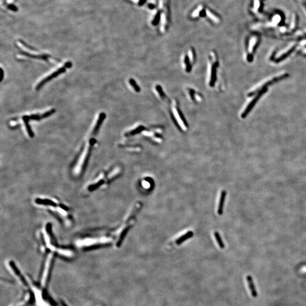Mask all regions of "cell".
I'll return each instance as SVG.
<instances>
[{"label":"cell","instance_id":"cell-1","mask_svg":"<svg viewBox=\"0 0 306 306\" xmlns=\"http://www.w3.org/2000/svg\"><path fill=\"white\" fill-rule=\"evenodd\" d=\"M71 66H72L71 62H66L65 64V66H63V67H61L60 68H59V69H57L56 71L52 73L51 74L47 76L45 78H44L43 80H41L40 82L38 83V85L36 86V90L37 91L39 90L46 83H47L48 82L50 81L52 79L57 77L58 75H59L61 74L64 73L66 71V68H70L71 67Z\"/></svg>","mask_w":306,"mask_h":306},{"label":"cell","instance_id":"cell-2","mask_svg":"<svg viewBox=\"0 0 306 306\" xmlns=\"http://www.w3.org/2000/svg\"><path fill=\"white\" fill-rule=\"evenodd\" d=\"M105 116H105V113H103V112H101V114L99 115V118H98V120H97V122H96V124L95 126H94V129H93L92 132V135L95 136V135H96L97 134L98 132L99 131V129H100V128H101V124H102L103 121V120H105Z\"/></svg>","mask_w":306,"mask_h":306},{"label":"cell","instance_id":"cell-3","mask_svg":"<svg viewBox=\"0 0 306 306\" xmlns=\"http://www.w3.org/2000/svg\"><path fill=\"white\" fill-rule=\"evenodd\" d=\"M226 195V193L225 191H222L220 200V203H219V205H218V213L220 215H221L223 213V205H224V202H225Z\"/></svg>","mask_w":306,"mask_h":306},{"label":"cell","instance_id":"cell-4","mask_svg":"<svg viewBox=\"0 0 306 306\" xmlns=\"http://www.w3.org/2000/svg\"><path fill=\"white\" fill-rule=\"evenodd\" d=\"M247 282H248V286L250 287V289L251 290V294H252V295L254 297H256L257 296V292H256V289H255V285H254V283L252 281V277L250 276H247Z\"/></svg>","mask_w":306,"mask_h":306},{"label":"cell","instance_id":"cell-5","mask_svg":"<svg viewBox=\"0 0 306 306\" xmlns=\"http://www.w3.org/2000/svg\"><path fill=\"white\" fill-rule=\"evenodd\" d=\"M22 119L24 121V123H25V124L26 128V130L28 132V134L29 136L30 137H33L34 136V134L33 133V132L32 131L31 128L30 126L29 125V119H27V116H24L22 117Z\"/></svg>","mask_w":306,"mask_h":306},{"label":"cell","instance_id":"cell-6","mask_svg":"<svg viewBox=\"0 0 306 306\" xmlns=\"http://www.w3.org/2000/svg\"><path fill=\"white\" fill-rule=\"evenodd\" d=\"M192 235H193V232L192 231H189L186 234H184L183 236L180 237L177 240H176V243L177 244H178V245L180 244L181 243H182V242H183L184 241L188 239V238H189Z\"/></svg>","mask_w":306,"mask_h":306},{"label":"cell","instance_id":"cell-7","mask_svg":"<svg viewBox=\"0 0 306 306\" xmlns=\"http://www.w3.org/2000/svg\"><path fill=\"white\" fill-rule=\"evenodd\" d=\"M20 53L22 54V55L27 56H29L30 57H32V58H35V59H42V60H47V57H47V56L45 55H44L39 56L33 55H31V54H29V53L25 52H21Z\"/></svg>","mask_w":306,"mask_h":306},{"label":"cell","instance_id":"cell-8","mask_svg":"<svg viewBox=\"0 0 306 306\" xmlns=\"http://www.w3.org/2000/svg\"><path fill=\"white\" fill-rule=\"evenodd\" d=\"M212 68V72H211V86H213L214 85V82L216 81V68H217V64H214Z\"/></svg>","mask_w":306,"mask_h":306},{"label":"cell","instance_id":"cell-9","mask_svg":"<svg viewBox=\"0 0 306 306\" xmlns=\"http://www.w3.org/2000/svg\"><path fill=\"white\" fill-rule=\"evenodd\" d=\"M214 235H215L216 241H217V243H218V244L219 246L220 247V248H224V247H225V246H224V244H223V241H222V239H221V237L220 236L219 233L216 232H215V234H214Z\"/></svg>","mask_w":306,"mask_h":306},{"label":"cell","instance_id":"cell-10","mask_svg":"<svg viewBox=\"0 0 306 306\" xmlns=\"http://www.w3.org/2000/svg\"><path fill=\"white\" fill-rule=\"evenodd\" d=\"M129 83H130V84H131V85L133 86V87L134 88V89H135L137 92H139V91H140V89L139 86L137 85L136 82L133 79H130V80H129Z\"/></svg>","mask_w":306,"mask_h":306},{"label":"cell","instance_id":"cell-11","mask_svg":"<svg viewBox=\"0 0 306 306\" xmlns=\"http://www.w3.org/2000/svg\"><path fill=\"white\" fill-rule=\"evenodd\" d=\"M144 129V128L143 126H139L138 128H137L135 130H134V131H131V132H129V133H128L129 135H128H128H136L137 133H139V132H141V131H142V129Z\"/></svg>","mask_w":306,"mask_h":306},{"label":"cell","instance_id":"cell-12","mask_svg":"<svg viewBox=\"0 0 306 306\" xmlns=\"http://www.w3.org/2000/svg\"><path fill=\"white\" fill-rule=\"evenodd\" d=\"M185 62H186V71H190L191 70V64H190L189 60V58L188 57V56H186Z\"/></svg>","mask_w":306,"mask_h":306},{"label":"cell","instance_id":"cell-13","mask_svg":"<svg viewBox=\"0 0 306 306\" xmlns=\"http://www.w3.org/2000/svg\"><path fill=\"white\" fill-rule=\"evenodd\" d=\"M156 90H157V91H158V92L159 93L160 95H161V96H162V97H163V96L164 97V96H165V94H164V92H163V91H162V88H161L160 86H157V87H156Z\"/></svg>","mask_w":306,"mask_h":306}]
</instances>
